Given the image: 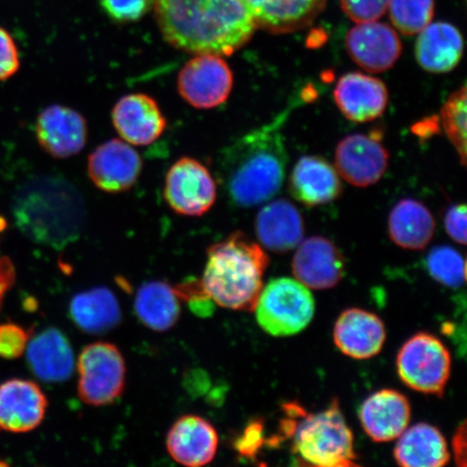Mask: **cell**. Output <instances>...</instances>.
I'll use <instances>...</instances> for the list:
<instances>
[{"label": "cell", "mask_w": 467, "mask_h": 467, "mask_svg": "<svg viewBox=\"0 0 467 467\" xmlns=\"http://www.w3.org/2000/svg\"><path fill=\"white\" fill-rule=\"evenodd\" d=\"M157 25L174 48L232 56L256 29L243 0H154Z\"/></svg>", "instance_id": "obj_1"}, {"label": "cell", "mask_w": 467, "mask_h": 467, "mask_svg": "<svg viewBox=\"0 0 467 467\" xmlns=\"http://www.w3.org/2000/svg\"><path fill=\"white\" fill-rule=\"evenodd\" d=\"M16 225L32 242L62 249L78 241L86 221L80 192L60 175H39L16 191Z\"/></svg>", "instance_id": "obj_2"}, {"label": "cell", "mask_w": 467, "mask_h": 467, "mask_svg": "<svg viewBox=\"0 0 467 467\" xmlns=\"http://www.w3.org/2000/svg\"><path fill=\"white\" fill-rule=\"evenodd\" d=\"M284 115L273 124L239 139L225 150L222 177L236 206L249 208L271 200L282 188L288 155L280 126Z\"/></svg>", "instance_id": "obj_3"}, {"label": "cell", "mask_w": 467, "mask_h": 467, "mask_svg": "<svg viewBox=\"0 0 467 467\" xmlns=\"http://www.w3.org/2000/svg\"><path fill=\"white\" fill-rule=\"evenodd\" d=\"M268 256L246 234L235 232L210 246L200 282L203 295L215 305L253 312L263 288Z\"/></svg>", "instance_id": "obj_4"}, {"label": "cell", "mask_w": 467, "mask_h": 467, "mask_svg": "<svg viewBox=\"0 0 467 467\" xmlns=\"http://www.w3.org/2000/svg\"><path fill=\"white\" fill-rule=\"evenodd\" d=\"M283 433L291 438V451L303 465L358 466L352 431L337 400L319 412L308 413L296 404L285 406Z\"/></svg>", "instance_id": "obj_5"}, {"label": "cell", "mask_w": 467, "mask_h": 467, "mask_svg": "<svg viewBox=\"0 0 467 467\" xmlns=\"http://www.w3.org/2000/svg\"><path fill=\"white\" fill-rule=\"evenodd\" d=\"M254 311L266 334L290 337L311 324L315 300L312 292L299 280L283 277L273 279L262 288Z\"/></svg>", "instance_id": "obj_6"}, {"label": "cell", "mask_w": 467, "mask_h": 467, "mask_svg": "<svg viewBox=\"0 0 467 467\" xmlns=\"http://www.w3.org/2000/svg\"><path fill=\"white\" fill-rule=\"evenodd\" d=\"M401 381L417 392L442 396L451 373V355L437 337L420 332L397 355Z\"/></svg>", "instance_id": "obj_7"}, {"label": "cell", "mask_w": 467, "mask_h": 467, "mask_svg": "<svg viewBox=\"0 0 467 467\" xmlns=\"http://www.w3.org/2000/svg\"><path fill=\"white\" fill-rule=\"evenodd\" d=\"M78 396L85 404L102 407L113 404L124 393L126 363L119 348L109 342L87 346L79 355Z\"/></svg>", "instance_id": "obj_8"}, {"label": "cell", "mask_w": 467, "mask_h": 467, "mask_svg": "<svg viewBox=\"0 0 467 467\" xmlns=\"http://www.w3.org/2000/svg\"><path fill=\"white\" fill-rule=\"evenodd\" d=\"M217 195V183L201 161L183 157L169 169L163 196L174 213L202 217L213 208Z\"/></svg>", "instance_id": "obj_9"}, {"label": "cell", "mask_w": 467, "mask_h": 467, "mask_svg": "<svg viewBox=\"0 0 467 467\" xmlns=\"http://www.w3.org/2000/svg\"><path fill=\"white\" fill-rule=\"evenodd\" d=\"M234 83L232 69L223 57L195 55L178 76L180 96L192 107L209 109L229 99Z\"/></svg>", "instance_id": "obj_10"}, {"label": "cell", "mask_w": 467, "mask_h": 467, "mask_svg": "<svg viewBox=\"0 0 467 467\" xmlns=\"http://www.w3.org/2000/svg\"><path fill=\"white\" fill-rule=\"evenodd\" d=\"M141 156L124 140H109L92 151L88 174L99 190L107 192L130 191L142 172Z\"/></svg>", "instance_id": "obj_11"}, {"label": "cell", "mask_w": 467, "mask_h": 467, "mask_svg": "<svg viewBox=\"0 0 467 467\" xmlns=\"http://www.w3.org/2000/svg\"><path fill=\"white\" fill-rule=\"evenodd\" d=\"M389 154L372 134H352L344 138L336 150V168L349 184L367 188L382 179Z\"/></svg>", "instance_id": "obj_12"}, {"label": "cell", "mask_w": 467, "mask_h": 467, "mask_svg": "<svg viewBox=\"0 0 467 467\" xmlns=\"http://www.w3.org/2000/svg\"><path fill=\"white\" fill-rule=\"evenodd\" d=\"M296 280L307 288H334L344 276L346 260L328 238L313 236L301 241L292 262Z\"/></svg>", "instance_id": "obj_13"}, {"label": "cell", "mask_w": 467, "mask_h": 467, "mask_svg": "<svg viewBox=\"0 0 467 467\" xmlns=\"http://www.w3.org/2000/svg\"><path fill=\"white\" fill-rule=\"evenodd\" d=\"M37 141L55 159H69L84 150L88 138L84 116L71 108L54 104L39 114Z\"/></svg>", "instance_id": "obj_14"}, {"label": "cell", "mask_w": 467, "mask_h": 467, "mask_svg": "<svg viewBox=\"0 0 467 467\" xmlns=\"http://www.w3.org/2000/svg\"><path fill=\"white\" fill-rule=\"evenodd\" d=\"M346 44L352 60L370 73H382L392 68L402 50L394 29L376 21L360 23L350 29Z\"/></svg>", "instance_id": "obj_15"}, {"label": "cell", "mask_w": 467, "mask_h": 467, "mask_svg": "<svg viewBox=\"0 0 467 467\" xmlns=\"http://www.w3.org/2000/svg\"><path fill=\"white\" fill-rule=\"evenodd\" d=\"M48 400L36 383L13 379L0 385V428L27 433L43 423Z\"/></svg>", "instance_id": "obj_16"}, {"label": "cell", "mask_w": 467, "mask_h": 467, "mask_svg": "<svg viewBox=\"0 0 467 467\" xmlns=\"http://www.w3.org/2000/svg\"><path fill=\"white\" fill-rule=\"evenodd\" d=\"M112 119L120 138L134 146L154 143L167 127L160 105L144 93L122 97L113 109Z\"/></svg>", "instance_id": "obj_17"}, {"label": "cell", "mask_w": 467, "mask_h": 467, "mask_svg": "<svg viewBox=\"0 0 467 467\" xmlns=\"http://www.w3.org/2000/svg\"><path fill=\"white\" fill-rule=\"evenodd\" d=\"M166 446L175 462L201 467L212 462L217 454L219 435L206 419L188 414L178 419L169 430Z\"/></svg>", "instance_id": "obj_18"}, {"label": "cell", "mask_w": 467, "mask_h": 467, "mask_svg": "<svg viewBox=\"0 0 467 467\" xmlns=\"http://www.w3.org/2000/svg\"><path fill=\"white\" fill-rule=\"evenodd\" d=\"M366 434L376 442L397 440L410 423L411 406L405 395L394 389H381L364 401L359 410Z\"/></svg>", "instance_id": "obj_19"}, {"label": "cell", "mask_w": 467, "mask_h": 467, "mask_svg": "<svg viewBox=\"0 0 467 467\" xmlns=\"http://www.w3.org/2000/svg\"><path fill=\"white\" fill-rule=\"evenodd\" d=\"M338 109L350 121L368 122L381 117L389 103V91L382 80L361 73H348L335 88Z\"/></svg>", "instance_id": "obj_20"}, {"label": "cell", "mask_w": 467, "mask_h": 467, "mask_svg": "<svg viewBox=\"0 0 467 467\" xmlns=\"http://www.w3.org/2000/svg\"><path fill=\"white\" fill-rule=\"evenodd\" d=\"M387 331L381 318L360 308H348L338 317L334 329L336 346L355 359L375 358L384 346Z\"/></svg>", "instance_id": "obj_21"}, {"label": "cell", "mask_w": 467, "mask_h": 467, "mask_svg": "<svg viewBox=\"0 0 467 467\" xmlns=\"http://www.w3.org/2000/svg\"><path fill=\"white\" fill-rule=\"evenodd\" d=\"M256 27L272 34H288L312 25L327 0H243Z\"/></svg>", "instance_id": "obj_22"}, {"label": "cell", "mask_w": 467, "mask_h": 467, "mask_svg": "<svg viewBox=\"0 0 467 467\" xmlns=\"http://www.w3.org/2000/svg\"><path fill=\"white\" fill-rule=\"evenodd\" d=\"M289 190L295 200L315 207L335 202L343 189L335 167L321 157L305 156L292 171Z\"/></svg>", "instance_id": "obj_23"}, {"label": "cell", "mask_w": 467, "mask_h": 467, "mask_svg": "<svg viewBox=\"0 0 467 467\" xmlns=\"http://www.w3.org/2000/svg\"><path fill=\"white\" fill-rule=\"evenodd\" d=\"M27 361L34 375L48 383L66 382L75 369L71 343L60 330L49 328L29 340Z\"/></svg>", "instance_id": "obj_24"}, {"label": "cell", "mask_w": 467, "mask_h": 467, "mask_svg": "<svg viewBox=\"0 0 467 467\" xmlns=\"http://www.w3.org/2000/svg\"><path fill=\"white\" fill-rule=\"evenodd\" d=\"M255 233L263 247L284 254L297 247L305 234L299 210L288 201H274L258 213Z\"/></svg>", "instance_id": "obj_25"}, {"label": "cell", "mask_w": 467, "mask_h": 467, "mask_svg": "<svg viewBox=\"0 0 467 467\" xmlns=\"http://www.w3.org/2000/svg\"><path fill=\"white\" fill-rule=\"evenodd\" d=\"M419 34L416 57L420 67L435 74L457 67L463 55V38L457 27L445 22L430 23Z\"/></svg>", "instance_id": "obj_26"}, {"label": "cell", "mask_w": 467, "mask_h": 467, "mask_svg": "<svg viewBox=\"0 0 467 467\" xmlns=\"http://www.w3.org/2000/svg\"><path fill=\"white\" fill-rule=\"evenodd\" d=\"M394 458L402 467H441L449 462L451 454L440 430L428 423H418L402 431Z\"/></svg>", "instance_id": "obj_27"}, {"label": "cell", "mask_w": 467, "mask_h": 467, "mask_svg": "<svg viewBox=\"0 0 467 467\" xmlns=\"http://www.w3.org/2000/svg\"><path fill=\"white\" fill-rule=\"evenodd\" d=\"M435 227L433 215L418 201L402 200L389 213V237L404 249H424L434 237Z\"/></svg>", "instance_id": "obj_28"}, {"label": "cell", "mask_w": 467, "mask_h": 467, "mask_svg": "<svg viewBox=\"0 0 467 467\" xmlns=\"http://www.w3.org/2000/svg\"><path fill=\"white\" fill-rule=\"evenodd\" d=\"M69 314L79 329L88 334H105L121 320L119 300L112 291L104 287L92 288L75 296Z\"/></svg>", "instance_id": "obj_29"}, {"label": "cell", "mask_w": 467, "mask_h": 467, "mask_svg": "<svg viewBox=\"0 0 467 467\" xmlns=\"http://www.w3.org/2000/svg\"><path fill=\"white\" fill-rule=\"evenodd\" d=\"M134 309L140 321L149 329L157 332L168 331L180 318L178 291L160 280L145 283L137 292Z\"/></svg>", "instance_id": "obj_30"}, {"label": "cell", "mask_w": 467, "mask_h": 467, "mask_svg": "<svg viewBox=\"0 0 467 467\" xmlns=\"http://www.w3.org/2000/svg\"><path fill=\"white\" fill-rule=\"evenodd\" d=\"M389 17L401 34L421 33L434 16V0H389Z\"/></svg>", "instance_id": "obj_31"}, {"label": "cell", "mask_w": 467, "mask_h": 467, "mask_svg": "<svg viewBox=\"0 0 467 467\" xmlns=\"http://www.w3.org/2000/svg\"><path fill=\"white\" fill-rule=\"evenodd\" d=\"M426 270L438 283L449 288H459L465 283V260L457 250L448 246L431 249L425 259Z\"/></svg>", "instance_id": "obj_32"}, {"label": "cell", "mask_w": 467, "mask_h": 467, "mask_svg": "<svg viewBox=\"0 0 467 467\" xmlns=\"http://www.w3.org/2000/svg\"><path fill=\"white\" fill-rule=\"evenodd\" d=\"M466 86L454 91L441 109L443 130L457 150L461 163H466Z\"/></svg>", "instance_id": "obj_33"}, {"label": "cell", "mask_w": 467, "mask_h": 467, "mask_svg": "<svg viewBox=\"0 0 467 467\" xmlns=\"http://www.w3.org/2000/svg\"><path fill=\"white\" fill-rule=\"evenodd\" d=\"M105 14L119 23L136 22L149 13L154 0H100Z\"/></svg>", "instance_id": "obj_34"}, {"label": "cell", "mask_w": 467, "mask_h": 467, "mask_svg": "<svg viewBox=\"0 0 467 467\" xmlns=\"http://www.w3.org/2000/svg\"><path fill=\"white\" fill-rule=\"evenodd\" d=\"M29 332L15 324L0 325V358L16 359L26 353Z\"/></svg>", "instance_id": "obj_35"}, {"label": "cell", "mask_w": 467, "mask_h": 467, "mask_svg": "<svg viewBox=\"0 0 467 467\" xmlns=\"http://www.w3.org/2000/svg\"><path fill=\"white\" fill-rule=\"evenodd\" d=\"M389 0H341L344 13L358 23L377 21L387 13Z\"/></svg>", "instance_id": "obj_36"}, {"label": "cell", "mask_w": 467, "mask_h": 467, "mask_svg": "<svg viewBox=\"0 0 467 467\" xmlns=\"http://www.w3.org/2000/svg\"><path fill=\"white\" fill-rule=\"evenodd\" d=\"M19 68V50L15 39L5 28L0 27V81L13 78Z\"/></svg>", "instance_id": "obj_37"}, {"label": "cell", "mask_w": 467, "mask_h": 467, "mask_svg": "<svg viewBox=\"0 0 467 467\" xmlns=\"http://www.w3.org/2000/svg\"><path fill=\"white\" fill-rule=\"evenodd\" d=\"M466 206L464 203L453 204L445 214V229L455 243L466 244Z\"/></svg>", "instance_id": "obj_38"}, {"label": "cell", "mask_w": 467, "mask_h": 467, "mask_svg": "<svg viewBox=\"0 0 467 467\" xmlns=\"http://www.w3.org/2000/svg\"><path fill=\"white\" fill-rule=\"evenodd\" d=\"M262 443V424L259 422L251 423L243 435L235 442L236 451L243 457H251L261 447Z\"/></svg>", "instance_id": "obj_39"}, {"label": "cell", "mask_w": 467, "mask_h": 467, "mask_svg": "<svg viewBox=\"0 0 467 467\" xmlns=\"http://www.w3.org/2000/svg\"><path fill=\"white\" fill-rule=\"evenodd\" d=\"M452 448L455 461L460 466H465L466 459V424L465 422L461 423L457 431L453 436Z\"/></svg>", "instance_id": "obj_40"}]
</instances>
